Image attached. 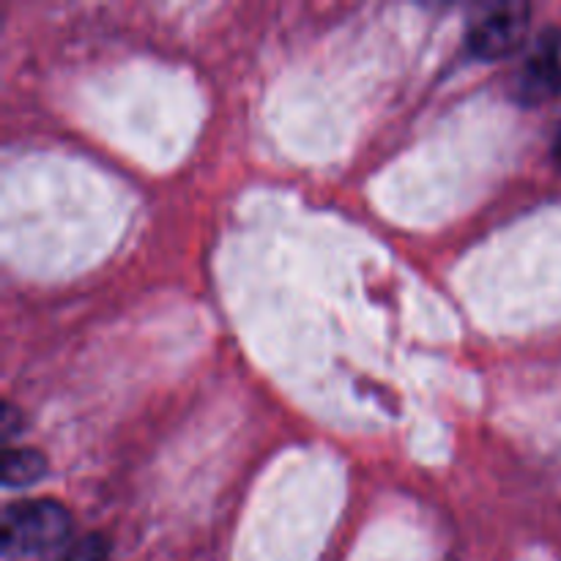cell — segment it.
I'll return each instance as SVG.
<instances>
[{"label": "cell", "instance_id": "cell-1", "mask_svg": "<svg viewBox=\"0 0 561 561\" xmlns=\"http://www.w3.org/2000/svg\"><path fill=\"white\" fill-rule=\"evenodd\" d=\"M75 520L55 499H25L3 510L0 548L5 561L58 559L71 542Z\"/></svg>", "mask_w": 561, "mask_h": 561}, {"label": "cell", "instance_id": "cell-6", "mask_svg": "<svg viewBox=\"0 0 561 561\" xmlns=\"http://www.w3.org/2000/svg\"><path fill=\"white\" fill-rule=\"evenodd\" d=\"M553 157L561 162V124H559V131H557V140H553Z\"/></svg>", "mask_w": 561, "mask_h": 561}, {"label": "cell", "instance_id": "cell-2", "mask_svg": "<svg viewBox=\"0 0 561 561\" xmlns=\"http://www.w3.org/2000/svg\"><path fill=\"white\" fill-rule=\"evenodd\" d=\"M529 16L531 5L518 3V0L485 5L469 25V36H466L469 53L482 60H496L515 53L526 36Z\"/></svg>", "mask_w": 561, "mask_h": 561}, {"label": "cell", "instance_id": "cell-5", "mask_svg": "<svg viewBox=\"0 0 561 561\" xmlns=\"http://www.w3.org/2000/svg\"><path fill=\"white\" fill-rule=\"evenodd\" d=\"M110 553V546L104 537L99 535H85L80 540H71L66 546V551L60 553L55 561H104Z\"/></svg>", "mask_w": 561, "mask_h": 561}, {"label": "cell", "instance_id": "cell-3", "mask_svg": "<svg viewBox=\"0 0 561 561\" xmlns=\"http://www.w3.org/2000/svg\"><path fill=\"white\" fill-rule=\"evenodd\" d=\"M513 93L524 107H540L561 93V27H548L526 53Z\"/></svg>", "mask_w": 561, "mask_h": 561}, {"label": "cell", "instance_id": "cell-4", "mask_svg": "<svg viewBox=\"0 0 561 561\" xmlns=\"http://www.w3.org/2000/svg\"><path fill=\"white\" fill-rule=\"evenodd\" d=\"M47 474V458L38 449L11 447L3 455L5 488H31Z\"/></svg>", "mask_w": 561, "mask_h": 561}]
</instances>
